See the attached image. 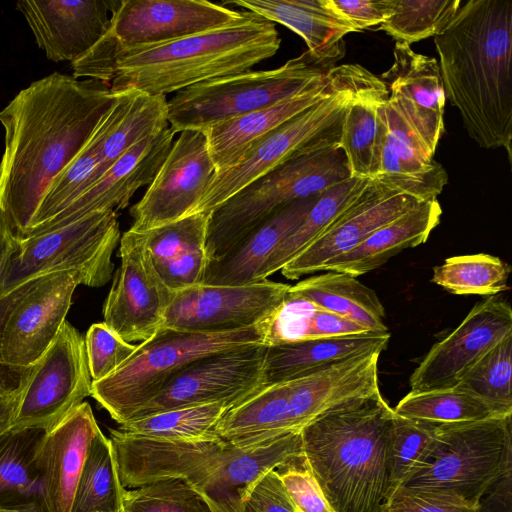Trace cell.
<instances>
[{
    "mask_svg": "<svg viewBox=\"0 0 512 512\" xmlns=\"http://www.w3.org/2000/svg\"><path fill=\"white\" fill-rule=\"evenodd\" d=\"M117 213L95 212L64 227L19 238L0 279V297L23 283L57 271H76L80 285L104 286L114 270L112 255L120 242Z\"/></svg>",
    "mask_w": 512,
    "mask_h": 512,
    "instance_id": "cell-11",
    "label": "cell"
},
{
    "mask_svg": "<svg viewBox=\"0 0 512 512\" xmlns=\"http://www.w3.org/2000/svg\"><path fill=\"white\" fill-rule=\"evenodd\" d=\"M80 285L76 271H57L34 279L9 313L1 335V362L29 368L58 336Z\"/></svg>",
    "mask_w": 512,
    "mask_h": 512,
    "instance_id": "cell-17",
    "label": "cell"
},
{
    "mask_svg": "<svg viewBox=\"0 0 512 512\" xmlns=\"http://www.w3.org/2000/svg\"><path fill=\"white\" fill-rule=\"evenodd\" d=\"M350 177L339 140L316 146L277 166L209 214L205 244L209 261L225 256L285 206L321 195Z\"/></svg>",
    "mask_w": 512,
    "mask_h": 512,
    "instance_id": "cell-6",
    "label": "cell"
},
{
    "mask_svg": "<svg viewBox=\"0 0 512 512\" xmlns=\"http://www.w3.org/2000/svg\"><path fill=\"white\" fill-rule=\"evenodd\" d=\"M369 72L358 64L339 65V78L331 94L259 140L237 165L217 172L193 214H210L239 190L289 159L339 140L345 109Z\"/></svg>",
    "mask_w": 512,
    "mask_h": 512,
    "instance_id": "cell-10",
    "label": "cell"
},
{
    "mask_svg": "<svg viewBox=\"0 0 512 512\" xmlns=\"http://www.w3.org/2000/svg\"><path fill=\"white\" fill-rule=\"evenodd\" d=\"M223 5L238 6L286 26L302 37L308 51L319 56L342 59L344 36L356 32L324 0H232Z\"/></svg>",
    "mask_w": 512,
    "mask_h": 512,
    "instance_id": "cell-31",
    "label": "cell"
},
{
    "mask_svg": "<svg viewBox=\"0 0 512 512\" xmlns=\"http://www.w3.org/2000/svg\"><path fill=\"white\" fill-rule=\"evenodd\" d=\"M373 352L344 359L290 381L289 425L300 431L324 412L380 392L378 360Z\"/></svg>",
    "mask_w": 512,
    "mask_h": 512,
    "instance_id": "cell-25",
    "label": "cell"
},
{
    "mask_svg": "<svg viewBox=\"0 0 512 512\" xmlns=\"http://www.w3.org/2000/svg\"><path fill=\"white\" fill-rule=\"evenodd\" d=\"M174 135L168 126L139 141L73 202L28 230L23 238L64 227L95 212L125 208L139 188L153 181L173 145Z\"/></svg>",
    "mask_w": 512,
    "mask_h": 512,
    "instance_id": "cell-21",
    "label": "cell"
},
{
    "mask_svg": "<svg viewBox=\"0 0 512 512\" xmlns=\"http://www.w3.org/2000/svg\"><path fill=\"white\" fill-rule=\"evenodd\" d=\"M511 473L503 474L482 496L479 512H511Z\"/></svg>",
    "mask_w": 512,
    "mask_h": 512,
    "instance_id": "cell-52",
    "label": "cell"
},
{
    "mask_svg": "<svg viewBox=\"0 0 512 512\" xmlns=\"http://www.w3.org/2000/svg\"><path fill=\"white\" fill-rule=\"evenodd\" d=\"M509 334H512L510 304L500 296L487 297L430 348L410 376L411 391L454 387L480 355Z\"/></svg>",
    "mask_w": 512,
    "mask_h": 512,
    "instance_id": "cell-19",
    "label": "cell"
},
{
    "mask_svg": "<svg viewBox=\"0 0 512 512\" xmlns=\"http://www.w3.org/2000/svg\"><path fill=\"white\" fill-rule=\"evenodd\" d=\"M238 493L253 512H298L275 470L263 474Z\"/></svg>",
    "mask_w": 512,
    "mask_h": 512,
    "instance_id": "cell-47",
    "label": "cell"
},
{
    "mask_svg": "<svg viewBox=\"0 0 512 512\" xmlns=\"http://www.w3.org/2000/svg\"><path fill=\"white\" fill-rule=\"evenodd\" d=\"M85 350L92 382L114 373L136 351L104 322L92 324L86 332Z\"/></svg>",
    "mask_w": 512,
    "mask_h": 512,
    "instance_id": "cell-45",
    "label": "cell"
},
{
    "mask_svg": "<svg viewBox=\"0 0 512 512\" xmlns=\"http://www.w3.org/2000/svg\"><path fill=\"white\" fill-rule=\"evenodd\" d=\"M341 60L306 50L272 70L215 78L182 89L167 101L172 131H204L216 124L300 94L327 77Z\"/></svg>",
    "mask_w": 512,
    "mask_h": 512,
    "instance_id": "cell-9",
    "label": "cell"
},
{
    "mask_svg": "<svg viewBox=\"0 0 512 512\" xmlns=\"http://www.w3.org/2000/svg\"><path fill=\"white\" fill-rule=\"evenodd\" d=\"M371 179L350 177L326 189L300 225L278 246L261 274V280L281 270L320 237L359 197Z\"/></svg>",
    "mask_w": 512,
    "mask_h": 512,
    "instance_id": "cell-35",
    "label": "cell"
},
{
    "mask_svg": "<svg viewBox=\"0 0 512 512\" xmlns=\"http://www.w3.org/2000/svg\"><path fill=\"white\" fill-rule=\"evenodd\" d=\"M434 44L445 97L468 135L482 148H504L511 161L512 1H463Z\"/></svg>",
    "mask_w": 512,
    "mask_h": 512,
    "instance_id": "cell-3",
    "label": "cell"
},
{
    "mask_svg": "<svg viewBox=\"0 0 512 512\" xmlns=\"http://www.w3.org/2000/svg\"><path fill=\"white\" fill-rule=\"evenodd\" d=\"M116 100L107 84L54 72L2 110L0 209L23 238L53 180L77 157Z\"/></svg>",
    "mask_w": 512,
    "mask_h": 512,
    "instance_id": "cell-1",
    "label": "cell"
},
{
    "mask_svg": "<svg viewBox=\"0 0 512 512\" xmlns=\"http://www.w3.org/2000/svg\"><path fill=\"white\" fill-rule=\"evenodd\" d=\"M84 337L67 320L42 357L31 366L11 427L51 431L91 396Z\"/></svg>",
    "mask_w": 512,
    "mask_h": 512,
    "instance_id": "cell-12",
    "label": "cell"
},
{
    "mask_svg": "<svg viewBox=\"0 0 512 512\" xmlns=\"http://www.w3.org/2000/svg\"><path fill=\"white\" fill-rule=\"evenodd\" d=\"M390 336V332L367 333L267 346L261 386L291 381L351 357L373 352L382 353Z\"/></svg>",
    "mask_w": 512,
    "mask_h": 512,
    "instance_id": "cell-30",
    "label": "cell"
},
{
    "mask_svg": "<svg viewBox=\"0 0 512 512\" xmlns=\"http://www.w3.org/2000/svg\"><path fill=\"white\" fill-rule=\"evenodd\" d=\"M18 240L4 212L0 209V279L17 249Z\"/></svg>",
    "mask_w": 512,
    "mask_h": 512,
    "instance_id": "cell-53",
    "label": "cell"
},
{
    "mask_svg": "<svg viewBox=\"0 0 512 512\" xmlns=\"http://www.w3.org/2000/svg\"><path fill=\"white\" fill-rule=\"evenodd\" d=\"M99 512H100V511H99ZM115 512H123V510H122V511H115Z\"/></svg>",
    "mask_w": 512,
    "mask_h": 512,
    "instance_id": "cell-57",
    "label": "cell"
},
{
    "mask_svg": "<svg viewBox=\"0 0 512 512\" xmlns=\"http://www.w3.org/2000/svg\"><path fill=\"white\" fill-rule=\"evenodd\" d=\"M125 491L113 444L98 428L76 485L71 512L122 511Z\"/></svg>",
    "mask_w": 512,
    "mask_h": 512,
    "instance_id": "cell-36",
    "label": "cell"
},
{
    "mask_svg": "<svg viewBox=\"0 0 512 512\" xmlns=\"http://www.w3.org/2000/svg\"><path fill=\"white\" fill-rule=\"evenodd\" d=\"M0 512H15V511H0Z\"/></svg>",
    "mask_w": 512,
    "mask_h": 512,
    "instance_id": "cell-56",
    "label": "cell"
},
{
    "mask_svg": "<svg viewBox=\"0 0 512 512\" xmlns=\"http://www.w3.org/2000/svg\"><path fill=\"white\" fill-rule=\"evenodd\" d=\"M288 295L348 318L371 332H389L375 291L349 274L326 271L307 277L290 286Z\"/></svg>",
    "mask_w": 512,
    "mask_h": 512,
    "instance_id": "cell-34",
    "label": "cell"
},
{
    "mask_svg": "<svg viewBox=\"0 0 512 512\" xmlns=\"http://www.w3.org/2000/svg\"><path fill=\"white\" fill-rule=\"evenodd\" d=\"M391 67L379 78L418 138L434 156L444 131L445 92L438 61L396 42Z\"/></svg>",
    "mask_w": 512,
    "mask_h": 512,
    "instance_id": "cell-23",
    "label": "cell"
},
{
    "mask_svg": "<svg viewBox=\"0 0 512 512\" xmlns=\"http://www.w3.org/2000/svg\"><path fill=\"white\" fill-rule=\"evenodd\" d=\"M229 408L223 402L181 407L128 420L117 429L173 441L217 438V425Z\"/></svg>",
    "mask_w": 512,
    "mask_h": 512,
    "instance_id": "cell-38",
    "label": "cell"
},
{
    "mask_svg": "<svg viewBox=\"0 0 512 512\" xmlns=\"http://www.w3.org/2000/svg\"><path fill=\"white\" fill-rule=\"evenodd\" d=\"M242 14L206 0H121L100 40L122 46L159 44L222 27Z\"/></svg>",
    "mask_w": 512,
    "mask_h": 512,
    "instance_id": "cell-18",
    "label": "cell"
},
{
    "mask_svg": "<svg viewBox=\"0 0 512 512\" xmlns=\"http://www.w3.org/2000/svg\"><path fill=\"white\" fill-rule=\"evenodd\" d=\"M379 116V168L374 179L420 201L436 199L448 182L446 170L388 98L381 104Z\"/></svg>",
    "mask_w": 512,
    "mask_h": 512,
    "instance_id": "cell-24",
    "label": "cell"
},
{
    "mask_svg": "<svg viewBox=\"0 0 512 512\" xmlns=\"http://www.w3.org/2000/svg\"><path fill=\"white\" fill-rule=\"evenodd\" d=\"M264 345L261 323L224 332L161 327L110 376L92 382L91 397L118 424L130 420L192 362L235 348Z\"/></svg>",
    "mask_w": 512,
    "mask_h": 512,
    "instance_id": "cell-7",
    "label": "cell"
},
{
    "mask_svg": "<svg viewBox=\"0 0 512 512\" xmlns=\"http://www.w3.org/2000/svg\"><path fill=\"white\" fill-rule=\"evenodd\" d=\"M98 428L90 404L83 402L46 434L37 463L47 512H71L76 485Z\"/></svg>",
    "mask_w": 512,
    "mask_h": 512,
    "instance_id": "cell-26",
    "label": "cell"
},
{
    "mask_svg": "<svg viewBox=\"0 0 512 512\" xmlns=\"http://www.w3.org/2000/svg\"><path fill=\"white\" fill-rule=\"evenodd\" d=\"M383 512H479L478 509L425 496L403 489L386 500Z\"/></svg>",
    "mask_w": 512,
    "mask_h": 512,
    "instance_id": "cell-51",
    "label": "cell"
},
{
    "mask_svg": "<svg viewBox=\"0 0 512 512\" xmlns=\"http://www.w3.org/2000/svg\"><path fill=\"white\" fill-rule=\"evenodd\" d=\"M387 98L385 83L370 72L345 109L339 146L345 153L352 177L374 179L378 173L379 108Z\"/></svg>",
    "mask_w": 512,
    "mask_h": 512,
    "instance_id": "cell-33",
    "label": "cell"
},
{
    "mask_svg": "<svg viewBox=\"0 0 512 512\" xmlns=\"http://www.w3.org/2000/svg\"><path fill=\"white\" fill-rule=\"evenodd\" d=\"M320 195L280 209L225 256L209 262L204 282L213 285L256 283L272 254L303 221Z\"/></svg>",
    "mask_w": 512,
    "mask_h": 512,
    "instance_id": "cell-28",
    "label": "cell"
},
{
    "mask_svg": "<svg viewBox=\"0 0 512 512\" xmlns=\"http://www.w3.org/2000/svg\"><path fill=\"white\" fill-rule=\"evenodd\" d=\"M462 3L461 0H392L393 12L379 29L396 42L411 45L439 35Z\"/></svg>",
    "mask_w": 512,
    "mask_h": 512,
    "instance_id": "cell-40",
    "label": "cell"
},
{
    "mask_svg": "<svg viewBox=\"0 0 512 512\" xmlns=\"http://www.w3.org/2000/svg\"><path fill=\"white\" fill-rule=\"evenodd\" d=\"M123 512H212L202 495L188 483L168 479L125 491Z\"/></svg>",
    "mask_w": 512,
    "mask_h": 512,
    "instance_id": "cell-43",
    "label": "cell"
},
{
    "mask_svg": "<svg viewBox=\"0 0 512 512\" xmlns=\"http://www.w3.org/2000/svg\"><path fill=\"white\" fill-rule=\"evenodd\" d=\"M512 334L480 355L459 377L455 386L512 412Z\"/></svg>",
    "mask_w": 512,
    "mask_h": 512,
    "instance_id": "cell-41",
    "label": "cell"
},
{
    "mask_svg": "<svg viewBox=\"0 0 512 512\" xmlns=\"http://www.w3.org/2000/svg\"><path fill=\"white\" fill-rule=\"evenodd\" d=\"M511 267L487 253L453 256L433 269L432 281L456 295L495 296L509 289Z\"/></svg>",
    "mask_w": 512,
    "mask_h": 512,
    "instance_id": "cell-39",
    "label": "cell"
},
{
    "mask_svg": "<svg viewBox=\"0 0 512 512\" xmlns=\"http://www.w3.org/2000/svg\"><path fill=\"white\" fill-rule=\"evenodd\" d=\"M511 418L435 425L430 462L398 489L478 509L488 489L512 470Z\"/></svg>",
    "mask_w": 512,
    "mask_h": 512,
    "instance_id": "cell-8",
    "label": "cell"
},
{
    "mask_svg": "<svg viewBox=\"0 0 512 512\" xmlns=\"http://www.w3.org/2000/svg\"><path fill=\"white\" fill-rule=\"evenodd\" d=\"M338 78L339 65H336L326 78L298 95L204 130L209 153L217 172L237 165L259 140L292 117L325 99L334 90Z\"/></svg>",
    "mask_w": 512,
    "mask_h": 512,
    "instance_id": "cell-27",
    "label": "cell"
},
{
    "mask_svg": "<svg viewBox=\"0 0 512 512\" xmlns=\"http://www.w3.org/2000/svg\"><path fill=\"white\" fill-rule=\"evenodd\" d=\"M289 288L269 279L242 285H192L174 291L162 327L192 332L252 327L282 304Z\"/></svg>",
    "mask_w": 512,
    "mask_h": 512,
    "instance_id": "cell-14",
    "label": "cell"
},
{
    "mask_svg": "<svg viewBox=\"0 0 512 512\" xmlns=\"http://www.w3.org/2000/svg\"><path fill=\"white\" fill-rule=\"evenodd\" d=\"M216 173L204 132H180L145 194L131 208L130 228L147 231L192 215Z\"/></svg>",
    "mask_w": 512,
    "mask_h": 512,
    "instance_id": "cell-16",
    "label": "cell"
},
{
    "mask_svg": "<svg viewBox=\"0 0 512 512\" xmlns=\"http://www.w3.org/2000/svg\"><path fill=\"white\" fill-rule=\"evenodd\" d=\"M441 215L438 198L421 202L374 231L354 249L333 259L322 271L357 277L375 270L404 249L425 243L440 223Z\"/></svg>",
    "mask_w": 512,
    "mask_h": 512,
    "instance_id": "cell-29",
    "label": "cell"
},
{
    "mask_svg": "<svg viewBox=\"0 0 512 512\" xmlns=\"http://www.w3.org/2000/svg\"><path fill=\"white\" fill-rule=\"evenodd\" d=\"M204 499L212 512H253L246 506L238 491L223 492Z\"/></svg>",
    "mask_w": 512,
    "mask_h": 512,
    "instance_id": "cell-54",
    "label": "cell"
},
{
    "mask_svg": "<svg viewBox=\"0 0 512 512\" xmlns=\"http://www.w3.org/2000/svg\"><path fill=\"white\" fill-rule=\"evenodd\" d=\"M46 434L39 427L0 434V511L47 512L37 463Z\"/></svg>",
    "mask_w": 512,
    "mask_h": 512,
    "instance_id": "cell-32",
    "label": "cell"
},
{
    "mask_svg": "<svg viewBox=\"0 0 512 512\" xmlns=\"http://www.w3.org/2000/svg\"><path fill=\"white\" fill-rule=\"evenodd\" d=\"M436 445L435 425L394 415L389 496L430 462Z\"/></svg>",
    "mask_w": 512,
    "mask_h": 512,
    "instance_id": "cell-42",
    "label": "cell"
},
{
    "mask_svg": "<svg viewBox=\"0 0 512 512\" xmlns=\"http://www.w3.org/2000/svg\"><path fill=\"white\" fill-rule=\"evenodd\" d=\"M110 440L124 488L179 479L202 497L243 490L294 453L284 436L241 447L219 437L173 441L110 429Z\"/></svg>",
    "mask_w": 512,
    "mask_h": 512,
    "instance_id": "cell-5",
    "label": "cell"
},
{
    "mask_svg": "<svg viewBox=\"0 0 512 512\" xmlns=\"http://www.w3.org/2000/svg\"><path fill=\"white\" fill-rule=\"evenodd\" d=\"M209 214L195 213L145 233L155 267L187 253L205 250Z\"/></svg>",
    "mask_w": 512,
    "mask_h": 512,
    "instance_id": "cell-44",
    "label": "cell"
},
{
    "mask_svg": "<svg viewBox=\"0 0 512 512\" xmlns=\"http://www.w3.org/2000/svg\"><path fill=\"white\" fill-rule=\"evenodd\" d=\"M119 257L103 306L104 323L127 342H144L162 327L174 291L158 273L143 231L124 232Z\"/></svg>",
    "mask_w": 512,
    "mask_h": 512,
    "instance_id": "cell-13",
    "label": "cell"
},
{
    "mask_svg": "<svg viewBox=\"0 0 512 512\" xmlns=\"http://www.w3.org/2000/svg\"><path fill=\"white\" fill-rule=\"evenodd\" d=\"M421 202L424 201L371 179L352 205L280 270L282 275L296 280L322 271L333 259L354 249L374 231Z\"/></svg>",
    "mask_w": 512,
    "mask_h": 512,
    "instance_id": "cell-20",
    "label": "cell"
},
{
    "mask_svg": "<svg viewBox=\"0 0 512 512\" xmlns=\"http://www.w3.org/2000/svg\"><path fill=\"white\" fill-rule=\"evenodd\" d=\"M121 0H20L37 45L54 62L71 63L86 54L108 31Z\"/></svg>",
    "mask_w": 512,
    "mask_h": 512,
    "instance_id": "cell-22",
    "label": "cell"
},
{
    "mask_svg": "<svg viewBox=\"0 0 512 512\" xmlns=\"http://www.w3.org/2000/svg\"><path fill=\"white\" fill-rule=\"evenodd\" d=\"M325 4L360 31L380 25L392 14V0H324Z\"/></svg>",
    "mask_w": 512,
    "mask_h": 512,
    "instance_id": "cell-48",
    "label": "cell"
},
{
    "mask_svg": "<svg viewBox=\"0 0 512 512\" xmlns=\"http://www.w3.org/2000/svg\"><path fill=\"white\" fill-rule=\"evenodd\" d=\"M394 415L378 392L338 405L300 430L302 452L335 512H383Z\"/></svg>",
    "mask_w": 512,
    "mask_h": 512,
    "instance_id": "cell-4",
    "label": "cell"
},
{
    "mask_svg": "<svg viewBox=\"0 0 512 512\" xmlns=\"http://www.w3.org/2000/svg\"><path fill=\"white\" fill-rule=\"evenodd\" d=\"M22 389L12 394L0 396V434L12 426Z\"/></svg>",
    "mask_w": 512,
    "mask_h": 512,
    "instance_id": "cell-55",
    "label": "cell"
},
{
    "mask_svg": "<svg viewBox=\"0 0 512 512\" xmlns=\"http://www.w3.org/2000/svg\"><path fill=\"white\" fill-rule=\"evenodd\" d=\"M209 262L206 250H198L178 257L156 269L166 285L172 291H177L203 283Z\"/></svg>",
    "mask_w": 512,
    "mask_h": 512,
    "instance_id": "cell-49",
    "label": "cell"
},
{
    "mask_svg": "<svg viewBox=\"0 0 512 512\" xmlns=\"http://www.w3.org/2000/svg\"><path fill=\"white\" fill-rule=\"evenodd\" d=\"M393 410L398 416L432 425L473 422L512 414L458 386L410 391Z\"/></svg>",
    "mask_w": 512,
    "mask_h": 512,
    "instance_id": "cell-37",
    "label": "cell"
},
{
    "mask_svg": "<svg viewBox=\"0 0 512 512\" xmlns=\"http://www.w3.org/2000/svg\"><path fill=\"white\" fill-rule=\"evenodd\" d=\"M33 281L34 279L23 283L10 293L0 297V396L21 390L30 372L31 367L18 368L1 362V335L9 313L27 292Z\"/></svg>",
    "mask_w": 512,
    "mask_h": 512,
    "instance_id": "cell-50",
    "label": "cell"
},
{
    "mask_svg": "<svg viewBox=\"0 0 512 512\" xmlns=\"http://www.w3.org/2000/svg\"><path fill=\"white\" fill-rule=\"evenodd\" d=\"M266 350V345L245 346L192 362L131 419L187 406L218 402L236 405L262 388Z\"/></svg>",
    "mask_w": 512,
    "mask_h": 512,
    "instance_id": "cell-15",
    "label": "cell"
},
{
    "mask_svg": "<svg viewBox=\"0 0 512 512\" xmlns=\"http://www.w3.org/2000/svg\"><path fill=\"white\" fill-rule=\"evenodd\" d=\"M298 512H335L303 452L275 469Z\"/></svg>",
    "mask_w": 512,
    "mask_h": 512,
    "instance_id": "cell-46",
    "label": "cell"
},
{
    "mask_svg": "<svg viewBox=\"0 0 512 512\" xmlns=\"http://www.w3.org/2000/svg\"><path fill=\"white\" fill-rule=\"evenodd\" d=\"M280 44L275 23L245 10L227 25L169 42L122 46L99 40L71 67L74 78L101 81L113 94L166 96L251 70L275 55Z\"/></svg>",
    "mask_w": 512,
    "mask_h": 512,
    "instance_id": "cell-2",
    "label": "cell"
}]
</instances>
